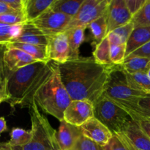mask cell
<instances>
[{"instance_id":"cell-16","label":"cell","mask_w":150,"mask_h":150,"mask_svg":"<svg viewBox=\"0 0 150 150\" xmlns=\"http://www.w3.org/2000/svg\"><path fill=\"white\" fill-rule=\"evenodd\" d=\"M48 41H49V37L48 35H44L31 22H26L23 25L22 32L19 37L9 42H23V43L47 46Z\"/></svg>"},{"instance_id":"cell-43","label":"cell","mask_w":150,"mask_h":150,"mask_svg":"<svg viewBox=\"0 0 150 150\" xmlns=\"http://www.w3.org/2000/svg\"><path fill=\"white\" fill-rule=\"evenodd\" d=\"M148 75H149V78H150V70H149V72H148Z\"/></svg>"},{"instance_id":"cell-34","label":"cell","mask_w":150,"mask_h":150,"mask_svg":"<svg viewBox=\"0 0 150 150\" xmlns=\"http://www.w3.org/2000/svg\"><path fill=\"white\" fill-rule=\"evenodd\" d=\"M134 29L135 27L133 23L132 22H130L127 24L124 25V26H121V27L117 28V29H116L113 32L117 34V35H118L122 39V40L123 43L126 45L130 35L132 34L133 31L134 30Z\"/></svg>"},{"instance_id":"cell-6","label":"cell","mask_w":150,"mask_h":150,"mask_svg":"<svg viewBox=\"0 0 150 150\" xmlns=\"http://www.w3.org/2000/svg\"><path fill=\"white\" fill-rule=\"evenodd\" d=\"M95 106V117L105 125L113 133H122L126 125L132 120L130 114L103 95Z\"/></svg>"},{"instance_id":"cell-1","label":"cell","mask_w":150,"mask_h":150,"mask_svg":"<svg viewBox=\"0 0 150 150\" xmlns=\"http://www.w3.org/2000/svg\"><path fill=\"white\" fill-rule=\"evenodd\" d=\"M112 67L99 64L93 57L59 64L62 81L72 100H89L94 105L105 92Z\"/></svg>"},{"instance_id":"cell-37","label":"cell","mask_w":150,"mask_h":150,"mask_svg":"<svg viewBox=\"0 0 150 150\" xmlns=\"http://www.w3.org/2000/svg\"><path fill=\"white\" fill-rule=\"evenodd\" d=\"M132 119L139 123L142 130L144 131V133L149 136L150 139V118L141 117V116H136Z\"/></svg>"},{"instance_id":"cell-35","label":"cell","mask_w":150,"mask_h":150,"mask_svg":"<svg viewBox=\"0 0 150 150\" xmlns=\"http://www.w3.org/2000/svg\"><path fill=\"white\" fill-rule=\"evenodd\" d=\"M146 1V0H125L127 9L133 16L142 8Z\"/></svg>"},{"instance_id":"cell-7","label":"cell","mask_w":150,"mask_h":150,"mask_svg":"<svg viewBox=\"0 0 150 150\" xmlns=\"http://www.w3.org/2000/svg\"><path fill=\"white\" fill-rule=\"evenodd\" d=\"M71 20L70 16L54 12L49 8L31 23L44 35L49 36L65 32Z\"/></svg>"},{"instance_id":"cell-17","label":"cell","mask_w":150,"mask_h":150,"mask_svg":"<svg viewBox=\"0 0 150 150\" xmlns=\"http://www.w3.org/2000/svg\"><path fill=\"white\" fill-rule=\"evenodd\" d=\"M149 41L150 26L135 28L126 44V57L146 45Z\"/></svg>"},{"instance_id":"cell-39","label":"cell","mask_w":150,"mask_h":150,"mask_svg":"<svg viewBox=\"0 0 150 150\" xmlns=\"http://www.w3.org/2000/svg\"><path fill=\"white\" fill-rule=\"evenodd\" d=\"M107 38H108V41L110 42V45H122L123 42L120 37L114 32H109L107 35Z\"/></svg>"},{"instance_id":"cell-4","label":"cell","mask_w":150,"mask_h":150,"mask_svg":"<svg viewBox=\"0 0 150 150\" xmlns=\"http://www.w3.org/2000/svg\"><path fill=\"white\" fill-rule=\"evenodd\" d=\"M146 95L130 87L122 65L111 68L103 95L125 109L130 117L136 112L139 100Z\"/></svg>"},{"instance_id":"cell-11","label":"cell","mask_w":150,"mask_h":150,"mask_svg":"<svg viewBox=\"0 0 150 150\" xmlns=\"http://www.w3.org/2000/svg\"><path fill=\"white\" fill-rule=\"evenodd\" d=\"M47 45L48 58L50 61L62 64L69 60V42L66 32L49 35Z\"/></svg>"},{"instance_id":"cell-38","label":"cell","mask_w":150,"mask_h":150,"mask_svg":"<svg viewBox=\"0 0 150 150\" xmlns=\"http://www.w3.org/2000/svg\"><path fill=\"white\" fill-rule=\"evenodd\" d=\"M4 1L16 11L24 10L25 0H4Z\"/></svg>"},{"instance_id":"cell-21","label":"cell","mask_w":150,"mask_h":150,"mask_svg":"<svg viewBox=\"0 0 150 150\" xmlns=\"http://www.w3.org/2000/svg\"><path fill=\"white\" fill-rule=\"evenodd\" d=\"M83 2V0H54L50 9L73 18L77 14Z\"/></svg>"},{"instance_id":"cell-25","label":"cell","mask_w":150,"mask_h":150,"mask_svg":"<svg viewBox=\"0 0 150 150\" xmlns=\"http://www.w3.org/2000/svg\"><path fill=\"white\" fill-rule=\"evenodd\" d=\"M107 16V15H106ZM106 16L100 17L95 21L92 22L88 26L95 39L96 44L100 43L103 40L105 39L108 35V24H107Z\"/></svg>"},{"instance_id":"cell-28","label":"cell","mask_w":150,"mask_h":150,"mask_svg":"<svg viewBox=\"0 0 150 150\" xmlns=\"http://www.w3.org/2000/svg\"><path fill=\"white\" fill-rule=\"evenodd\" d=\"M135 28L150 26V0H146L144 5L132 18Z\"/></svg>"},{"instance_id":"cell-2","label":"cell","mask_w":150,"mask_h":150,"mask_svg":"<svg viewBox=\"0 0 150 150\" xmlns=\"http://www.w3.org/2000/svg\"><path fill=\"white\" fill-rule=\"evenodd\" d=\"M54 62H37L16 71L7 69V83L0 102L7 103L13 108H29L35 102V96L40 88L51 77Z\"/></svg>"},{"instance_id":"cell-3","label":"cell","mask_w":150,"mask_h":150,"mask_svg":"<svg viewBox=\"0 0 150 150\" xmlns=\"http://www.w3.org/2000/svg\"><path fill=\"white\" fill-rule=\"evenodd\" d=\"M34 100L44 112L59 122L64 120V111L73 100L62 81L58 63L55 62L51 77L37 92Z\"/></svg>"},{"instance_id":"cell-41","label":"cell","mask_w":150,"mask_h":150,"mask_svg":"<svg viewBox=\"0 0 150 150\" xmlns=\"http://www.w3.org/2000/svg\"><path fill=\"white\" fill-rule=\"evenodd\" d=\"M7 130V122H6L5 119L3 117H1L0 119V133H2L3 132L6 131Z\"/></svg>"},{"instance_id":"cell-32","label":"cell","mask_w":150,"mask_h":150,"mask_svg":"<svg viewBox=\"0 0 150 150\" xmlns=\"http://www.w3.org/2000/svg\"><path fill=\"white\" fill-rule=\"evenodd\" d=\"M136 116L150 118V94H146L139 100L136 112L131 117L133 118Z\"/></svg>"},{"instance_id":"cell-10","label":"cell","mask_w":150,"mask_h":150,"mask_svg":"<svg viewBox=\"0 0 150 150\" xmlns=\"http://www.w3.org/2000/svg\"><path fill=\"white\" fill-rule=\"evenodd\" d=\"M82 133L88 138L103 147L108 143L114 133L95 117H93L81 127Z\"/></svg>"},{"instance_id":"cell-9","label":"cell","mask_w":150,"mask_h":150,"mask_svg":"<svg viewBox=\"0 0 150 150\" xmlns=\"http://www.w3.org/2000/svg\"><path fill=\"white\" fill-rule=\"evenodd\" d=\"M106 18L108 34L131 22L133 16L127 9L125 0H111Z\"/></svg>"},{"instance_id":"cell-18","label":"cell","mask_w":150,"mask_h":150,"mask_svg":"<svg viewBox=\"0 0 150 150\" xmlns=\"http://www.w3.org/2000/svg\"><path fill=\"white\" fill-rule=\"evenodd\" d=\"M3 45L7 48H16V49L21 50L32 56L38 62H51L48 58V48L45 45H33V44L23 43V42H8Z\"/></svg>"},{"instance_id":"cell-15","label":"cell","mask_w":150,"mask_h":150,"mask_svg":"<svg viewBox=\"0 0 150 150\" xmlns=\"http://www.w3.org/2000/svg\"><path fill=\"white\" fill-rule=\"evenodd\" d=\"M83 136L81 127L73 125L64 120L60 122L57 131V142L60 150H71Z\"/></svg>"},{"instance_id":"cell-5","label":"cell","mask_w":150,"mask_h":150,"mask_svg":"<svg viewBox=\"0 0 150 150\" xmlns=\"http://www.w3.org/2000/svg\"><path fill=\"white\" fill-rule=\"evenodd\" d=\"M32 139L23 146H12L13 150H60L57 142V131L53 128L47 117L40 112L35 102L29 107Z\"/></svg>"},{"instance_id":"cell-36","label":"cell","mask_w":150,"mask_h":150,"mask_svg":"<svg viewBox=\"0 0 150 150\" xmlns=\"http://www.w3.org/2000/svg\"><path fill=\"white\" fill-rule=\"evenodd\" d=\"M146 57V58L150 59V41L148 42V43H146V45L142 46V48H140L139 49L136 50V51L132 53L130 55H129L128 57H126L125 59L133 58V57Z\"/></svg>"},{"instance_id":"cell-27","label":"cell","mask_w":150,"mask_h":150,"mask_svg":"<svg viewBox=\"0 0 150 150\" xmlns=\"http://www.w3.org/2000/svg\"><path fill=\"white\" fill-rule=\"evenodd\" d=\"M32 139V132L19 127H15L10 132L8 143L11 146H23L28 144Z\"/></svg>"},{"instance_id":"cell-13","label":"cell","mask_w":150,"mask_h":150,"mask_svg":"<svg viewBox=\"0 0 150 150\" xmlns=\"http://www.w3.org/2000/svg\"><path fill=\"white\" fill-rule=\"evenodd\" d=\"M111 0H101L100 4L81 14L75 16L69 23L66 31L76 27L87 28L92 22L106 16Z\"/></svg>"},{"instance_id":"cell-29","label":"cell","mask_w":150,"mask_h":150,"mask_svg":"<svg viewBox=\"0 0 150 150\" xmlns=\"http://www.w3.org/2000/svg\"><path fill=\"white\" fill-rule=\"evenodd\" d=\"M104 150H135L122 133H114L108 143L103 146Z\"/></svg>"},{"instance_id":"cell-33","label":"cell","mask_w":150,"mask_h":150,"mask_svg":"<svg viewBox=\"0 0 150 150\" xmlns=\"http://www.w3.org/2000/svg\"><path fill=\"white\" fill-rule=\"evenodd\" d=\"M71 150H104L102 146L88 138L82 136Z\"/></svg>"},{"instance_id":"cell-19","label":"cell","mask_w":150,"mask_h":150,"mask_svg":"<svg viewBox=\"0 0 150 150\" xmlns=\"http://www.w3.org/2000/svg\"><path fill=\"white\" fill-rule=\"evenodd\" d=\"M86 28L76 27L70 29L65 31L68 38L69 49V60H73L79 59V48L81 45L84 40V32ZM68 60V61H69Z\"/></svg>"},{"instance_id":"cell-31","label":"cell","mask_w":150,"mask_h":150,"mask_svg":"<svg viewBox=\"0 0 150 150\" xmlns=\"http://www.w3.org/2000/svg\"><path fill=\"white\" fill-rule=\"evenodd\" d=\"M110 57L114 65H122L126 57V45H110Z\"/></svg>"},{"instance_id":"cell-40","label":"cell","mask_w":150,"mask_h":150,"mask_svg":"<svg viewBox=\"0 0 150 150\" xmlns=\"http://www.w3.org/2000/svg\"><path fill=\"white\" fill-rule=\"evenodd\" d=\"M16 12L11 7H9L7 4L4 1V0H0V15L9 14Z\"/></svg>"},{"instance_id":"cell-12","label":"cell","mask_w":150,"mask_h":150,"mask_svg":"<svg viewBox=\"0 0 150 150\" xmlns=\"http://www.w3.org/2000/svg\"><path fill=\"white\" fill-rule=\"evenodd\" d=\"M1 62L10 71L14 72L38 61L21 50L1 45Z\"/></svg>"},{"instance_id":"cell-24","label":"cell","mask_w":150,"mask_h":150,"mask_svg":"<svg viewBox=\"0 0 150 150\" xmlns=\"http://www.w3.org/2000/svg\"><path fill=\"white\" fill-rule=\"evenodd\" d=\"M110 45V42L106 37L100 43L96 44V47L92 53V55L93 58L98 63L106 67H112L115 65L111 61Z\"/></svg>"},{"instance_id":"cell-20","label":"cell","mask_w":150,"mask_h":150,"mask_svg":"<svg viewBox=\"0 0 150 150\" xmlns=\"http://www.w3.org/2000/svg\"><path fill=\"white\" fill-rule=\"evenodd\" d=\"M54 0H25L24 11L28 22H32L51 7Z\"/></svg>"},{"instance_id":"cell-14","label":"cell","mask_w":150,"mask_h":150,"mask_svg":"<svg viewBox=\"0 0 150 150\" xmlns=\"http://www.w3.org/2000/svg\"><path fill=\"white\" fill-rule=\"evenodd\" d=\"M123 136L135 150H150V139L139 123L132 119L123 129Z\"/></svg>"},{"instance_id":"cell-23","label":"cell","mask_w":150,"mask_h":150,"mask_svg":"<svg viewBox=\"0 0 150 150\" xmlns=\"http://www.w3.org/2000/svg\"><path fill=\"white\" fill-rule=\"evenodd\" d=\"M125 73L127 82L132 89L146 94H150V78L148 73H128L126 72Z\"/></svg>"},{"instance_id":"cell-30","label":"cell","mask_w":150,"mask_h":150,"mask_svg":"<svg viewBox=\"0 0 150 150\" xmlns=\"http://www.w3.org/2000/svg\"><path fill=\"white\" fill-rule=\"evenodd\" d=\"M28 22L25 11H16L9 14L0 15V23L7 25H21Z\"/></svg>"},{"instance_id":"cell-8","label":"cell","mask_w":150,"mask_h":150,"mask_svg":"<svg viewBox=\"0 0 150 150\" xmlns=\"http://www.w3.org/2000/svg\"><path fill=\"white\" fill-rule=\"evenodd\" d=\"M95 117V106L89 100H72L64 113V120L77 127Z\"/></svg>"},{"instance_id":"cell-42","label":"cell","mask_w":150,"mask_h":150,"mask_svg":"<svg viewBox=\"0 0 150 150\" xmlns=\"http://www.w3.org/2000/svg\"><path fill=\"white\" fill-rule=\"evenodd\" d=\"M0 150H13V149L8 142H7V143H6V142H4V143L1 144Z\"/></svg>"},{"instance_id":"cell-26","label":"cell","mask_w":150,"mask_h":150,"mask_svg":"<svg viewBox=\"0 0 150 150\" xmlns=\"http://www.w3.org/2000/svg\"><path fill=\"white\" fill-rule=\"evenodd\" d=\"M24 24V23H23ZM7 25L0 23V43L1 45L16 39L21 35L23 25Z\"/></svg>"},{"instance_id":"cell-22","label":"cell","mask_w":150,"mask_h":150,"mask_svg":"<svg viewBox=\"0 0 150 150\" xmlns=\"http://www.w3.org/2000/svg\"><path fill=\"white\" fill-rule=\"evenodd\" d=\"M123 70L128 73H146L150 70V59L135 57L125 59L122 64Z\"/></svg>"}]
</instances>
